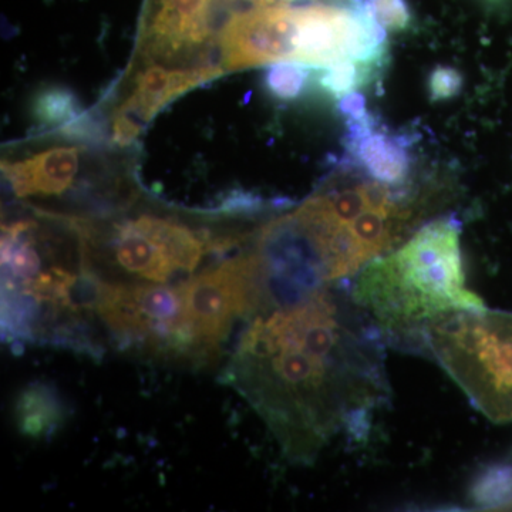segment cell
<instances>
[{
	"label": "cell",
	"instance_id": "6da1fadb",
	"mask_svg": "<svg viewBox=\"0 0 512 512\" xmlns=\"http://www.w3.org/2000/svg\"><path fill=\"white\" fill-rule=\"evenodd\" d=\"M383 336L352 296L329 286L252 316L227 380L285 456L313 463L342 434L365 439L389 397Z\"/></svg>",
	"mask_w": 512,
	"mask_h": 512
},
{
	"label": "cell",
	"instance_id": "7a4b0ae2",
	"mask_svg": "<svg viewBox=\"0 0 512 512\" xmlns=\"http://www.w3.org/2000/svg\"><path fill=\"white\" fill-rule=\"evenodd\" d=\"M2 224V329L12 343L97 352L92 275L69 218L20 207Z\"/></svg>",
	"mask_w": 512,
	"mask_h": 512
},
{
	"label": "cell",
	"instance_id": "3957f363",
	"mask_svg": "<svg viewBox=\"0 0 512 512\" xmlns=\"http://www.w3.org/2000/svg\"><path fill=\"white\" fill-rule=\"evenodd\" d=\"M215 214L167 208L141 194L109 214L73 221L94 278L168 285L187 281L254 241L259 227L237 220L248 215Z\"/></svg>",
	"mask_w": 512,
	"mask_h": 512
},
{
	"label": "cell",
	"instance_id": "277c9868",
	"mask_svg": "<svg viewBox=\"0 0 512 512\" xmlns=\"http://www.w3.org/2000/svg\"><path fill=\"white\" fill-rule=\"evenodd\" d=\"M460 235L454 217L430 221L357 275L350 296L390 345L419 352L424 330L437 320L483 308L466 288Z\"/></svg>",
	"mask_w": 512,
	"mask_h": 512
},
{
	"label": "cell",
	"instance_id": "5b68a950",
	"mask_svg": "<svg viewBox=\"0 0 512 512\" xmlns=\"http://www.w3.org/2000/svg\"><path fill=\"white\" fill-rule=\"evenodd\" d=\"M60 130L2 158V177L20 207L57 217H99L136 201L143 190L131 158Z\"/></svg>",
	"mask_w": 512,
	"mask_h": 512
},
{
	"label": "cell",
	"instance_id": "8992f818",
	"mask_svg": "<svg viewBox=\"0 0 512 512\" xmlns=\"http://www.w3.org/2000/svg\"><path fill=\"white\" fill-rule=\"evenodd\" d=\"M419 353L436 359L487 419L512 421V313H451L424 330Z\"/></svg>",
	"mask_w": 512,
	"mask_h": 512
},
{
	"label": "cell",
	"instance_id": "52a82bcc",
	"mask_svg": "<svg viewBox=\"0 0 512 512\" xmlns=\"http://www.w3.org/2000/svg\"><path fill=\"white\" fill-rule=\"evenodd\" d=\"M221 0H144L131 64L170 69L220 66Z\"/></svg>",
	"mask_w": 512,
	"mask_h": 512
},
{
	"label": "cell",
	"instance_id": "ba28073f",
	"mask_svg": "<svg viewBox=\"0 0 512 512\" xmlns=\"http://www.w3.org/2000/svg\"><path fill=\"white\" fill-rule=\"evenodd\" d=\"M221 66L170 69L161 64H131L109 111L113 146H134L147 126L173 101L224 74Z\"/></svg>",
	"mask_w": 512,
	"mask_h": 512
},
{
	"label": "cell",
	"instance_id": "9c48e42d",
	"mask_svg": "<svg viewBox=\"0 0 512 512\" xmlns=\"http://www.w3.org/2000/svg\"><path fill=\"white\" fill-rule=\"evenodd\" d=\"M348 128L345 143L349 168L376 183L406 190L413 168L409 138L383 128L372 114L348 121Z\"/></svg>",
	"mask_w": 512,
	"mask_h": 512
},
{
	"label": "cell",
	"instance_id": "30bf717a",
	"mask_svg": "<svg viewBox=\"0 0 512 512\" xmlns=\"http://www.w3.org/2000/svg\"><path fill=\"white\" fill-rule=\"evenodd\" d=\"M16 424L32 439L49 436L63 423L64 404L47 384H32L16 402Z\"/></svg>",
	"mask_w": 512,
	"mask_h": 512
},
{
	"label": "cell",
	"instance_id": "8fae6325",
	"mask_svg": "<svg viewBox=\"0 0 512 512\" xmlns=\"http://www.w3.org/2000/svg\"><path fill=\"white\" fill-rule=\"evenodd\" d=\"M382 70L383 66L380 64L345 60L326 69H318V73L315 74V84L322 94L339 101L349 94L359 92V89L366 84L372 83L376 74Z\"/></svg>",
	"mask_w": 512,
	"mask_h": 512
},
{
	"label": "cell",
	"instance_id": "7c38bea8",
	"mask_svg": "<svg viewBox=\"0 0 512 512\" xmlns=\"http://www.w3.org/2000/svg\"><path fill=\"white\" fill-rule=\"evenodd\" d=\"M313 70L305 64L292 62L269 64L264 76L266 92L284 103L301 99L315 80Z\"/></svg>",
	"mask_w": 512,
	"mask_h": 512
},
{
	"label": "cell",
	"instance_id": "4fadbf2b",
	"mask_svg": "<svg viewBox=\"0 0 512 512\" xmlns=\"http://www.w3.org/2000/svg\"><path fill=\"white\" fill-rule=\"evenodd\" d=\"M470 497L478 507L507 504L512 498V464L497 463L481 471L471 485Z\"/></svg>",
	"mask_w": 512,
	"mask_h": 512
},
{
	"label": "cell",
	"instance_id": "5bb4252c",
	"mask_svg": "<svg viewBox=\"0 0 512 512\" xmlns=\"http://www.w3.org/2000/svg\"><path fill=\"white\" fill-rule=\"evenodd\" d=\"M36 116L40 123L47 126H59L63 121H69L70 124L82 117L76 97L64 90H50L42 94L36 103Z\"/></svg>",
	"mask_w": 512,
	"mask_h": 512
},
{
	"label": "cell",
	"instance_id": "9a60e30c",
	"mask_svg": "<svg viewBox=\"0 0 512 512\" xmlns=\"http://www.w3.org/2000/svg\"><path fill=\"white\" fill-rule=\"evenodd\" d=\"M373 18L386 32H403L412 22L406 0H367Z\"/></svg>",
	"mask_w": 512,
	"mask_h": 512
},
{
	"label": "cell",
	"instance_id": "2e32d148",
	"mask_svg": "<svg viewBox=\"0 0 512 512\" xmlns=\"http://www.w3.org/2000/svg\"><path fill=\"white\" fill-rule=\"evenodd\" d=\"M463 89V76L450 66H439L430 73L429 94L433 101H446L456 97Z\"/></svg>",
	"mask_w": 512,
	"mask_h": 512
}]
</instances>
